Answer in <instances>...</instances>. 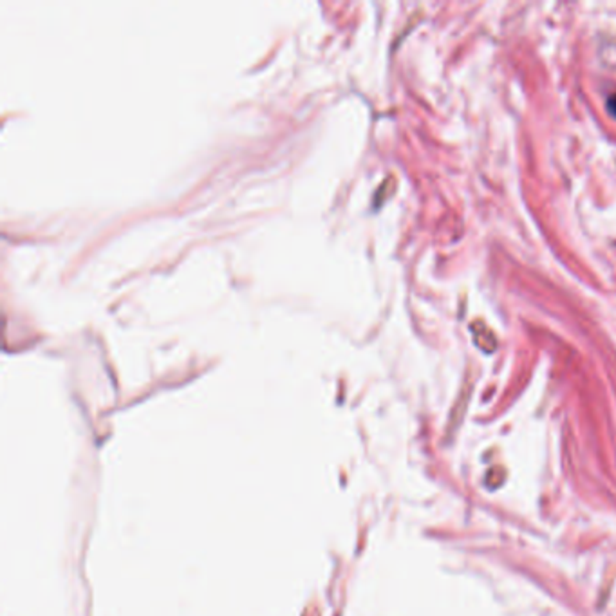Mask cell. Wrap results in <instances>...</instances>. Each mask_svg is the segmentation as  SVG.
I'll return each mask as SVG.
<instances>
[{
    "instance_id": "6da1fadb",
    "label": "cell",
    "mask_w": 616,
    "mask_h": 616,
    "mask_svg": "<svg viewBox=\"0 0 616 616\" xmlns=\"http://www.w3.org/2000/svg\"><path fill=\"white\" fill-rule=\"evenodd\" d=\"M608 111L616 118V92L615 94H611L610 100H608Z\"/></svg>"
}]
</instances>
